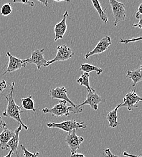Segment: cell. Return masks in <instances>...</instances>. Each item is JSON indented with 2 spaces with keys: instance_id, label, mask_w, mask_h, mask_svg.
Returning <instances> with one entry per match:
<instances>
[{
  "instance_id": "6da1fadb",
  "label": "cell",
  "mask_w": 142,
  "mask_h": 157,
  "mask_svg": "<svg viewBox=\"0 0 142 157\" xmlns=\"http://www.w3.org/2000/svg\"><path fill=\"white\" fill-rule=\"evenodd\" d=\"M15 87V82H12L10 85V91L7 96H4L7 101V105L4 112L2 113L3 116L6 117L11 118L18 121L25 131L28 130V126H26L22 121L20 114L23 113L21 110L22 107L19 106L15 102L13 97V91Z\"/></svg>"
},
{
  "instance_id": "7a4b0ae2",
  "label": "cell",
  "mask_w": 142,
  "mask_h": 157,
  "mask_svg": "<svg viewBox=\"0 0 142 157\" xmlns=\"http://www.w3.org/2000/svg\"><path fill=\"white\" fill-rule=\"evenodd\" d=\"M82 107L78 108L67 105V102L63 100H59V103L52 108H45L42 109V112L44 114H50L53 116L62 117L68 116L70 114H80L82 112Z\"/></svg>"
},
{
  "instance_id": "3957f363",
  "label": "cell",
  "mask_w": 142,
  "mask_h": 157,
  "mask_svg": "<svg viewBox=\"0 0 142 157\" xmlns=\"http://www.w3.org/2000/svg\"><path fill=\"white\" fill-rule=\"evenodd\" d=\"M47 126L48 128H57L67 132H70L73 130L86 129L87 128L84 121L78 122L75 119L64 121L61 123H48Z\"/></svg>"
},
{
  "instance_id": "277c9868",
  "label": "cell",
  "mask_w": 142,
  "mask_h": 157,
  "mask_svg": "<svg viewBox=\"0 0 142 157\" xmlns=\"http://www.w3.org/2000/svg\"><path fill=\"white\" fill-rule=\"evenodd\" d=\"M111 6L113 15L114 17V25L116 27L118 24L123 21L126 18V11L123 3L117 1V0H109Z\"/></svg>"
},
{
  "instance_id": "5b68a950",
  "label": "cell",
  "mask_w": 142,
  "mask_h": 157,
  "mask_svg": "<svg viewBox=\"0 0 142 157\" xmlns=\"http://www.w3.org/2000/svg\"><path fill=\"white\" fill-rule=\"evenodd\" d=\"M142 98L137 95L135 90L128 93L123 99V101L119 104L120 108H126L129 111L138 107V103L142 101Z\"/></svg>"
},
{
  "instance_id": "8992f818",
  "label": "cell",
  "mask_w": 142,
  "mask_h": 157,
  "mask_svg": "<svg viewBox=\"0 0 142 157\" xmlns=\"http://www.w3.org/2000/svg\"><path fill=\"white\" fill-rule=\"evenodd\" d=\"M75 55L70 48L66 45H61L57 47V53L55 58L51 60L47 61L45 67H48L56 62L66 61L71 59Z\"/></svg>"
},
{
  "instance_id": "52a82bcc",
  "label": "cell",
  "mask_w": 142,
  "mask_h": 157,
  "mask_svg": "<svg viewBox=\"0 0 142 157\" xmlns=\"http://www.w3.org/2000/svg\"><path fill=\"white\" fill-rule=\"evenodd\" d=\"M6 55L9 58V62L7 65V68L4 73H3L0 76H3L8 73H12L13 71L20 70L22 68H24L28 64L27 63L26 59L22 60L18 59L13 55H12L9 52H7Z\"/></svg>"
},
{
  "instance_id": "ba28073f",
  "label": "cell",
  "mask_w": 142,
  "mask_h": 157,
  "mask_svg": "<svg viewBox=\"0 0 142 157\" xmlns=\"http://www.w3.org/2000/svg\"><path fill=\"white\" fill-rule=\"evenodd\" d=\"M76 131V130H73L68 132L65 138V141L70 149L71 154L76 153L77 151L80 149L81 144L84 140L82 137L77 136Z\"/></svg>"
},
{
  "instance_id": "9c48e42d",
  "label": "cell",
  "mask_w": 142,
  "mask_h": 157,
  "mask_svg": "<svg viewBox=\"0 0 142 157\" xmlns=\"http://www.w3.org/2000/svg\"><path fill=\"white\" fill-rule=\"evenodd\" d=\"M112 44V40L109 36H105L103 38L101 39L98 43L95 48L89 52H88L84 56L85 59H88L90 56L99 55L106 51L110 45Z\"/></svg>"
},
{
  "instance_id": "30bf717a",
  "label": "cell",
  "mask_w": 142,
  "mask_h": 157,
  "mask_svg": "<svg viewBox=\"0 0 142 157\" xmlns=\"http://www.w3.org/2000/svg\"><path fill=\"white\" fill-rule=\"evenodd\" d=\"M105 99L102 98L100 96H99L98 94L94 93H88L87 94V97L86 100L81 103V104H79L76 105V108H82L83 106L88 105L90 106V107L94 111H97L98 109L99 104L101 102H105Z\"/></svg>"
},
{
  "instance_id": "8fae6325",
  "label": "cell",
  "mask_w": 142,
  "mask_h": 157,
  "mask_svg": "<svg viewBox=\"0 0 142 157\" xmlns=\"http://www.w3.org/2000/svg\"><path fill=\"white\" fill-rule=\"evenodd\" d=\"M44 49L42 50H35L31 53V57L26 59L27 63H34L36 65L38 70H41L42 66L45 67L47 60L44 58Z\"/></svg>"
},
{
  "instance_id": "7c38bea8",
  "label": "cell",
  "mask_w": 142,
  "mask_h": 157,
  "mask_svg": "<svg viewBox=\"0 0 142 157\" xmlns=\"http://www.w3.org/2000/svg\"><path fill=\"white\" fill-rule=\"evenodd\" d=\"M50 97L52 99L63 100L68 102L71 106L76 107L75 105L67 96V89L65 87H57L54 89H52L50 91Z\"/></svg>"
},
{
  "instance_id": "4fadbf2b",
  "label": "cell",
  "mask_w": 142,
  "mask_h": 157,
  "mask_svg": "<svg viewBox=\"0 0 142 157\" xmlns=\"http://www.w3.org/2000/svg\"><path fill=\"white\" fill-rule=\"evenodd\" d=\"M69 16L68 12L66 11L63 15V18L59 22L55 25L54 32L55 34V38L54 39L55 42L58 41L59 39H62L66 33L67 29V25L66 23L67 18Z\"/></svg>"
},
{
  "instance_id": "5bb4252c",
  "label": "cell",
  "mask_w": 142,
  "mask_h": 157,
  "mask_svg": "<svg viewBox=\"0 0 142 157\" xmlns=\"http://www.w3.org/2000/svg\"><path fill=\"white\" fill-rule=\"evenodd\" d=\"M22 126L20 124L18 127L14 131L15 134L13 137L7 143V146L11 149V151L13 152V154H15L17 157H20L18 152V149L19 146L20 142V133L22 130Z\"/></svg>"
},
{
  "instance_id": "9a60e30c",
  "label": "cell",
  "mask_w": 142,
  "mask_h": 157,
  "mask_svg": "<svg viewBox=\"0 0 142 157\" xmlns=\"http://www.w3.org/2000/svg\"><path fill=\"white\" fill-rule=\"evenodd\" d=\"M15 132L5 128L3 131L0 134V148L2 150H7V143L13 137Z\"/></svg>"
},
{
  "instance_id": "2e32d148",
  "label": "cell",
  "mask_w": 142,
  "mask_h": 157,
  "mask_svg": "<svg viewBox=\"0 0 142 157\" xmlns=\"http://www.w3.org/2000/svg\"><path fill=\"white\" fill-rule=\"evenodd\" d=\"M142 67L132 71H128L126 74V78H130L132 81V87H134L137 83L142 80Z\"/></svg>"
},
{
  "instance_id": "e0dca14e",
  "label": "cell",
  "mask_w": 142,
  "mask_h": 157,
  "mask_svg": "<svg viewBox=\"0 0 142 157\" xmlns=\"http://www.w3.org/2000/svg\"><path fill=\"white\" fill-rule=\"evenodd\" d=\"M119 108V105L111 111L108 113L106 119L109 123V126L111 128H116L118 126L117 122V110Z\"/></svg>"
},
{
  "instance_id": "ac0fdd59",
  "label": "cell",
  "mask_w": 142,
  "mask_h": 157,
  "mask_svg": "<svg viewBox=\"0 0 142 157\" xmlns=\"http://www.w3.org/2000/svg\"><path fill=\"white\" fill-rule=\"evenodd\" d=\"M90 75L87 73H83L81 77L78 78L76 82L81 86H84L86 88V90L88 93H94L96 91L90 86Z\"/></svg>"
},
{
  "instance_id": "d6986e66",
  "label": "cell",
  "mask_w": 142,
  "mask_h": 157,
  "mask_svg": "<svg viewBox=\"0 0 142 157\" xmlns=\"http://www.w3.org/2000/svg\"><path fill=\"white\" fill-rule=\"evenodd\" d=\"M21 102V107L25 110L32 111L34 113L36 112V109L35 108V102L32 96H29V97L22 98Z\"/></svg>"
},
{
  "instance_id": "ffe728a7",
  "label": "cell",
  "mask_w": 142,
  "mask_h": 157,
  "mask_svg": "<svg viewBox=\"0 0 142 157\" xmlns=\"http://www.w3.org/2000/svg\"><path fill=\"white\" fill-rule=\"evenodd\" d=\"M80 70L83 73H90L93 71H96L98 76L101 75L103 73V70L101 68L96 67L94 65L89 64V63H83L81 65Z\"/></svg>"
},
{
  "instance_id": "44dd1931",
  "label": "cell",
  "mask_w": 142,
  "mask_h": 157,
  "mask_svg": "<svg viewBox=\"0 0 142 157\" xmlns=\"http://www.w3.org/2000/svg\"><path fill=\"white\" fill-rule=\"evenodd\" d=\"M91 2L93 4V6L95 8V9L97 10L102 21L103 22V23L107 24L108 22V19L104 10H103L99 0H91Z\"/></svg>"
},
{
  "instance_id": "7402d4cb",
  "label": "cell",
  "mask_w": 142,
  "mask_h": 157,
  "mask_svg": "<svg viewBox=\"0 0 142 157\" xmlns=\"http://www.w3.org/2000/svg\"><path fill=\"white\" fill-rule=\"evenodd\" d=\"M12 12V8L10 3L4 4L1 9V14L4 17H7L10 15Z\"/></svg>"
},
{
  "instance_id": "603a6c76",
  "label": "cell",
  "mask_w": 142,
  "mask_h": 157,
  "mask_svg": "<svg viewBox=\"0 0 142 157\" xmlns=\"http://www.w3.org/2000/svg\"><path fill=\"white\" fill-rule=\"evenodd\" d=\"M142 4L141 3L137 9V13L136 14V18L139 20V22L137 24H132V26H134V27H139V29H142Z\"/></svg>"
},
{
  "instance_id": "cb8c5ba5",
  "label": "cell",
  "mask_w": 142,
  "mask_h": 157,
  "mask_svg": "<svg viewBox=\"0 0 142 157\" xmlns=\"http://www.w3.org/2000/svg\"><path fill=\"white\" fill-rule=\"evenodd\" d=\"M21 147L22 150L24 152V157H38L40 155V153L38 152L35 153H32L29 152L25 146H24L22 144H21Z\"/></svg>"
},
{
  "instance_id": "d4e9b609",
  "label": "cell",
  "mask_w": 142,
  "mask_h": 157,
  "mask_svg": "<svg viewBox=\"0 0 142 157\" xmlns=\"http://www.w3.org/2000/svg\"><path fill=\"white\" fill-rule=\"evenodd\" d=\"M13 2L14 3H21L24 5H29L32 7H35V3L33 1H31L30 0H13Z\"/></svg>"
},
{
  "instance_id": "484cf974",
  "label": "cell",
  "mask_w": 142,
  "mask_h": 157,
  "mask_svg": "<svg viewBox=\"0 0 142 157\" xmlns=\"http://www.w3.org/2000/svg\"><path fill=\"white\" fill-rule=\"evenodd\" d=\"M142 38H133V39H129V40H120V42L123 43V44H126V43H129V42H137L138 40H141Z\"/></svg>"
},
{
  "instance_id": "4316f807",
  "label": "cell",
  "mask_w": 142,
  "mask_h": 157,
  "mask_svg": "<svg viewBox=\"0 0 142 157\" xmlns=\"http://www.w3.org/2000/svg\"><path fill=\"white\" fill-rule=\"evenodd\" d=\"M7 88V83L4 80H0V93Z\"/></svg>"
},
{
  "instance_id": "83f0119b",
  "label": "cell",
  "mask_w": 142,
  "mask_h": 157,
  "mask_svg": "<svg viewBox=\"0 0 142 157\" xmlns=\"http://www.w3.org/2000/svg\"><path fill=\"white\" fill-rule=\"evenodd\" d=\"M104 153L105 154V157H119V156L115 155L113 154H112L109 149H105L104 150Z\"/></svg>"
},
{
  "instance_id": "f1b7e54d",
  "label": "cell",
  "mask_w": 142,
  "mask_h": 157,
  "mask_svg": "<svg viewBox=\"0 0 142 157\" xmlns=\"http://www.w3.org/2000/svg\"><path fill=\"white\" fill-rule=\"evenodd\" d=\"M6 127V123L5 121L2 120V117L0 116V129H4Z\"/></svg>"
},
{
  "instance_id": "f546056e",
  "label": "cell",
  "mask_w": 142,
  "mask_h": 157,
  "mask_svg": "<svg viewBox=\"0 0 142 157\" xmlns=\"http://www.w3.org/2000/svg\"><path fill=\"white\" fill-rule=\"evenodd\" d=\"M39 2H40L42 4H44L45 7H48V0H38Z\"/></svg>"
},
{
  "instance_id": "4dcf8cb0",
  "label": "cell",
  "mask_w": 142,
  "mask_h": 157,
  "mask_svg": "<svg viewBox=\"0 0 142 157\" xmlns=\"http://www.w3.org/2000/svg\"><path fill=\"white\" fill-rule=\"evenodd\" d=\"M70 157H85L84 155L82 154H78V153H75L73 154H71Z\"/></svg>"
},
{
  "instance_id": "1f68e13d",
  "label": "cell",
  "mask_w": 142,
  "mask_h": 157,
  "mask_svg": "<svg viewBox=\"0 0 142 157\" xmlns=\"http://www.w3.org/2000/svg\"><path fill=\"white\" fill-rule=\"evenodd\" d=\"M123 155L124 156H126V157H142L141 155H140V156H136V155H131V154H128V153H127V152H123Z\"/></svg>"
},
{
  "instance_id": "d6a6232c",
  "label": "cell",
  "mask_w": 142,
  "mask_h": 157,
  "mask_svg": "<svg viewBox=\"0 0 142 157\" xmlns=\"http://www.w3.org/2000/svg\"><path fill=\"white\" fill-rule=\"evenodd\" d=\"M13 154V152L10 150V151L9 152V153L7 155H6L5 157H12V155Z\"/></svg>"
},
{
  "instance_id": "836d02e7",
  "label": "cell",
  "mask_w": 142,
  "mask_h": 157,
  "mask_svg": "<svg viewBox=\"0 0 142 157\" xmlns=\"http://www.w3.org/2000/svg\"><path fill=\"white\" fill-rule=\"evenodd\" d=\"M56 2H60V1H65L67 2H70V0H53Z\"/></svg>"
},
{
  "instance_id": "e575fe53",
  "label": "cell",
  "mask_w": 142,
  "mask_h": 157,
  "mask_svg": "<svg viewBox=\"0 0 142 157\" xmlns=\"http://www.w3.org/2000/svg\"><path fill=\"white\" fill-rule=\"evenodd\" d=\"M0 56H1V53H0Z\"/></svg>"
}]
</instances>
